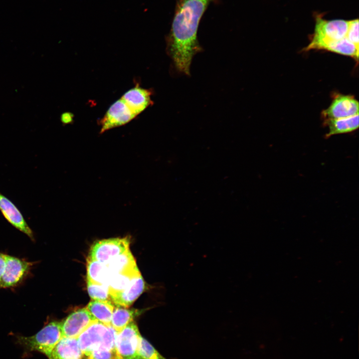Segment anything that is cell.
<instances>
[{"mask_svg": "<svg viewBox=\"0 0 359 359\" xmlns=\"http://www.w3.org/2000/svg\"><path fill=\"white\" fill-rule=\"evenodd\" d=\"M214 0H177L167 48L179 72L189 75L193 56L202 50L197 38L198 25L207 6Z\"/></svg>", "mask_w": 359, "mask_h": 359, "instance_id": "cell-1", "label": "cell"}, {"mask_svg": "<svg viewBox=\"0 0 359 359\" xmlns=\"http://www.w3.org/2000/svg\"><path fill=\"white\" fill-rule=\"evenodd\" d=\"M117 332L110 325L94 321L77 339L81 350L87 357L93 350L99 347L115 352Z\"/></svg>", "mask_w": 359, "mask_h": 359, "instance_id": "cell-2", "label": "cell"}, {"mask_svg": "<svg viewBox=\"0 0 359 359\" xmlns=\"http://www.w3.org/2000/svg\"><path fill=\"white\" fill-rule=\"evenodd\" d=\"M63 337L60 322L52 321L36 334L29 337L18 336L16 339L17 343L27 351L40 353L48 358Z\"/></svg>", "mask_w": 359, "mask_h": 359, "instance_id": "cell-3", "label": "cell"}, {"mask_svg": "<svg viewBox=\"0 0 359 359\" xmlns=\"http://www.w3.org/2000/svg\"><path fill=\"white\" fill-rule=\"evenodd\" d=\"M348 26L349 20H328L320 15H317L314 32L312 35L310 43L304 50H321L322 47L329 42L346 37Z\"/></svg>", "mask_w": 359, "mask_h": 359, "instance_id": "cell-4", "label": "cell"}, {"mask_svg": "<svg viewBox=\"0 0 359 359\" xmlns=\"http://www.w3.org/2000/svg\"><path fill=\"white\" fill-rule=\"evenodd\" d=\"M140 334L133 321L117 332L115 359H142L139 353Z\"/></svg>", "mask_w": 359, "mask_h": 359, "instance_id": "cell-5", "label": "cell"}, {"mask_svg": "<svg viewBox=\"0 0 359 359\" xmlns=\"http://www.w3.org/2000/svg\"><path fill=\"white\" fill-rule=\"evenodd\" d=\"M130 243L128 236L97 241L91 246L88 258L107 264L129 250Z\"/></svg>", "mask_w": 359, "mask_h": 359, "instance_id": "cell-6", "label": "cell"}, {"mask_svg": "<svg viewBox=\"0 0 359 359\" xmlns=\"http://www.w3.org/2000/svg\"><path fill=\"white\" fill-rule=\"evenodd\" d=\"M34 264L33 262L6 254L0 288H12L19 285L29 275Z\"/></svg>", "mask_w": 359, "mask_h": 359, "instance_id": "cell-7", "label": "cell"}, {"mask_svg": "<svg viewBox=\"0 0 359 359\" xmlns=\"http://www.w3.org/2000/svg\"><path fill=\"white\" fill-rule=\"evenodd\" d=\"M137 116L121 99L115 101L100 121V133L125 125Z\"/></svg>", "mask_w": 359, "mask_h": 359, "instance_id": "cell-8", "label": "cell"}, {"mask_svg": "<svg viewBox=\"0 0 359 359\" xmlns=\"http://www.w3.org/2000/svg\"><path fill=\"white\" fill-rule=\"evenodd\" d=\"M359 114V102L352 95H335L330 106L322 112L324 120L340 119Z\"/></svg>", "mask_w": 359, "mask_h": 359, "instance_id": "cell-9", "label": "cell"}, {"mask_svg": "<svg viewBox=\"0 0 359 359\" xmlns=\"http://www.w3.org/2000/svg\"><path fill=\"white\" fill-rule=\"evenodd\" d=\"M94 321L86 308L75 311L60 322L63 336L77 338Z\"/></svg>", "mask_w": 359, "mask_h": 359, "instance_id": "cell-10", "label": "cell"}, {"mask_svg": "<svg viewBox=\"0 0 359 359\" xmlns=\"http://www.w3.org/2000/svg\"><path fill=\"white\" fill-rule=\"evenodd\" d=\"M0 211L5 219L13 227L34 241L33 231L15 204L0 192Z\"/></svg>", "mask_w": 359, "mask_h": 359, "instance_id": "cell-11", "label": "cell"}, {"mask_svg": "<svg viewBox=\"0 0 359 359\" xmlns=\"http://www.w3.org/2000/svg\"><path fill=\"white\" fill-rule=\"evenodd\" d=\"M152 91L136 86L127 91L121 98L131 111L137 116L153 104Z\"/></svg>", "mask_w": 359, "mask_h": 359, "instance_id": "cell-12", "label": "cell"}, {"mask_svg": "<svg viewBox=\"0 0 359 359\" xmlns=\"http://www.w3.org/2000/svg\"><path fill=\"white\" fill-rule=\"evenodd\" d=\"M49 359H87L77 338L63 337L51 353Z\"/></svg>", "mask_w": 359, "mask_h": 359, "instance_id": "cell-13", "label": "cell"}, {"mask_svg": "<svg viewBox=\"0 0 359 359\" xmlns=\"http://www.w3.org/2000/svg\"><path fill=\"white\" fill-rule=\"evenodd\" d=\"M145 288V283L140 274L134 278L124 290L111 297V301L116 306L128 308L141 295Z\"/></svg>", "mask_w": 359, "mask_h": 359, "instance_id": "cell-14", "label": "cell"}, {"mask_svg": "<svg viewBox=\"0 0 359 359\" xmlns=\"http://www.w3.org/2000/svg\"><path fill=\"white\" fill-rule=\"evenodd\" d=\"M324 124L329 128V132L326 135L327 138L350 133L359 128V114L343 118L325 120Z\"/></svg>", "mask_w": 359, "mask_h": 359, "instance_id": "cell-15", "label": "cell"}, {"mask_svg": "<svg viewBox=\"0 0 359 359\" xmlns=\"http://www.w3.org/2000/svg\"><path fill=\"white\" fill-rule=\"evenodd\" d=\"M140 274L136 267L125 272L111 275L108 285L111 298L124 290L132 279Z\"/></svg>", "mask_w": 359, "mask_h": 359, "instance_id": "cell-16", "label": "cell"}, {"mask_svg": "<svg viewBox=\"0 0 359 359\" xmlns=\"http://www.w3.org/2000/svg\"><path fill=\"white\" fill-rule=\"evenodd\" d=\"M86 308L95 320L110 325L114 308L112 302L92 300Z\"/></svg>", "mask_w": 359, "mask_h": 359, "instance_id": "cell-17", "label": "cell"}, {"mask_svg": "<svg viewBox=\"0 0 359 359\" xmlns=\"http://www.w3.org/2000/svg\"><path fill=\"white\" fill-rule=\"evenodd\" d=\"M87 277V281L108 285L111 275L106 265L88 258Z\"/></svg>", "mask_w": 359, "mask_h": 359, "instance_id": "cell-18", "label": "cell"}, {"mask_svg": "<svg viewBox=\"0 0 359 359\" xmlns=\"http://www.w3.org/2000/svg\"><path fill=\"white\" fill-rule=\"evenodd\" d=\"M359 48L346 37L342 39L329 42L324 45L321 50L337 53L353 57L356 61L359 59Z\"/></svg>", "mask_w": 359, "mask_h": 359, "instance_id": "cell-19", "label": "cell"}, {"mask_svg": "<svg viewBox=\"0 0 359 359\" xmlns=\"http://www.w3.org/2000/svg\"><path fill=\"white\" fill-rule=\"evenodd\" d=\"M105 265L111 275L125 272L137 267L135 260L130 249Z\"/></svg>", "mask_w": 359, "mask_h": 359, "instance_id": "cell-20", "label": "cell"}, {"mask_svg": "<svg viewBox=\"0 0 359 359\" xmlns=\"http://www.w3.org/2000/svg\"><path fill=\"white\" fill-rule=\"evenodd\" d=\"M137 315L135 310L116 306L114 308L110 325L119 332L133 322Z\"/></svg>", "mask_w": 359, "mask_h": 359, "instance_id": "cell-21", "label": "cell"}, {"mask_svg": "<svg viewBox=\"0 0 359 359\" xmlns=\"http://www.w3.org/2000/svg\"><path fill=\"white\" fill-rule=\"evenodd\" d=\"M87 291L93 300L112 302L108 285L87 281Z\"/></svg>", "mask_w": 359, "mask_h": 359, "instance_id": "cell-22", "label": "cell"}, {"mask_svg": "<svg viewBox=\"0 0 359 359\" xmlns=\"http://www.w3.org/2000/svg\"><path fill=\"white\" fill-rule=\"evenodd\" d=\"M139 353L142 359H167L142 336L140 339Z\"/></svg>", "mask_w": 359, "mask_h": 359, "instance_id": "cell-23", "label": "cell"}, {"mask_svg": "<svg viewBox=\"0 0 359 359\" xmlns=\"http://www.w3.org/2000/svg\"><path fill=\"white\" fill-rule=\"evenodd\" d=\"M346 38L351 42L359 47V19L349 20V26Z\"/></svg>", "mask_w": 359, "mask_h": 359, "instance_id": "cell-24", "label": "cell"}, {"mask_svg": "<svg viewBox=\"0 0 359 359\" xmlns=\"http://www.w3.org/2000/svg\"><path fill=\"white\" fill-rule=\"evenodd\" d=\"M87 359H115V352L99 347L90 353Z\"/></svg>", "mask_w": 359, "mask_h": 359, "instance_id": "cell-25", "label": "cell"}, {"mask_svg": "<svg viewBox=\"0 0 359 359\" xmlns=\"http://www.w3.org/2000/svg\"><path fill=\"white\" fill-rule=\"evenodd\" d=\"M73 117L74 116L71 113L64 112L61 115L60 120L64 124H70L73 120Z\"/></svg>", "mask_w": 359, "mask_h": 359, "instance_id": "cell-26", "label": "cell"}, {"mask_svg": "<svg viewBox=\"0 0 359 359\" xmlns=\"http://www.w3.org/2000/svg\"><path fill=\"white\" fill-rule=\"evenodd\" d=\"M6 255V254L0 252V281L5 266Z\"/></svg>", "mask_w": 359, "mask_h": 359, "instance_id": "cell-27", "label": "cell"}]
</instances>
